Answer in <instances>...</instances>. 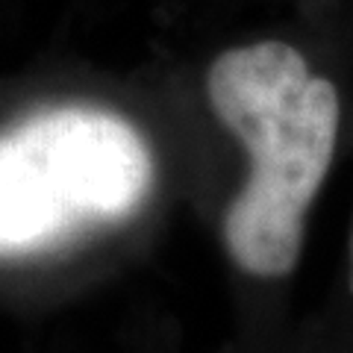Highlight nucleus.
I'll return each mask as SVG.
<instances>
[{
  "instance_id": "f257e3e1",
  "label": "nucleus",
  "mask_w": 353,
  "mask_h": 353,
  "mask_svg": "<svg viewBox=\"0 0 353 353\" xmlns=\"http://www.w3.org/2000/svg\"><path fill=\"white\" fill-rule=\"evenodd\" d=\"M206 94L250 159L248 180L224 212V248L250 277H289L309 206L336 157L339 88L312 74L297 48L265 39L215 57Z\"/></svg>"
},
{
  "instance_id": "7ed1b4c3",
  "label": "nucleus",
  "mask_w": 353,
  "mask_h": 353,
  "mask_svg": "<svg viewBox=\"0 0 353 353\" xmlns=\"http://www.w3.org/2000/svg\"><path fill=\"white\" fill-rule=\"evenodd\" d=\"M350 292H353V230H350Z\"/></svg>"
},
{
  "instance_id": "f03ea898",
  "label": "nucleus",
  "mask_w": 353,
  "mask_h": 353,
  "mask_svg": "<svg viewBox=\"0 0 353 353\" xmlns=\"http://www.w3.org/2000/svg\"><path fill=\"white\" fill-rule=\"evenodd\" d=\"M157 185L150 141L92 103L39 109L0 130V259L41 256L121 224Z\"/></svg>"
}]
</instances>
